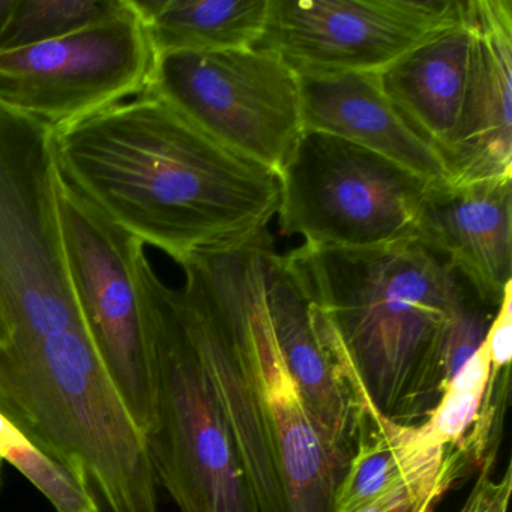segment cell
Segmentation results:
<instances>
[{
    "mask_svg": "<svg viewBox=\"0 0 512 512\" xmlns=\"http://www.w3.org/2000/svg\"><path fill=\"white\" fill-rule=\"evenodd\" d=\"M62 178L178 265L268 232L281 179L151 92L56 130Z\"/></svg>",
    "mask_w": 512,
    "mask_h": 512,
    "instance_id": "cell-1",
    "label": "cell"
},
{
    "mask_svg": "<svg viewBox=\"0 0 512 512\" xmlns=\"http://www.w3.org/2000/svg\"><path fill=\"white\" fill-rule=\"evenodd\" d=\"M269 238L182 263L185 325L259 512H331L350 457L311 418L275 338L263 286Z\"/></svg>",
    "mask_w": 512,
    "mask_h": 512,
    "instance_id": "cell-2",
    "label": "cell"
},
{
    "mask_svg": "<svg viewBox=\"0 0 512 512\" xmlns=\"http://www.w3.org/2000/svg\"><path fill=\"white\" fill-rule=\"evenodd\" d=\"M287 257L356 404L400 424L424 421L445 389L446 329L472 290L416 239L371 248L304 244Z\"/></svg>",
    "mask_w": 512,
    "mask_h": 512,
    "instance_id": "cell-3",
    "label": "cell"
},
{
    "mask_svg": "<svg viewBox=\"0 0 512 512\" xmlns=\"http://www.w3.org/2000/svg\"><path fill=\"white\" fill-rule=\"evenodd\" d=\"M137 275L154 379V410L143 440L158 487L181 512H259L185 325L181 290L158 277L145 253Z\"/></svg>",
    "mask_w": 512,
    "mask_h": 512,
    "instance_id": "cell-4",
    "label": "cell"
},
{
    "mask_svg": "<svg viewBox=\"0 0 512 512\" xmlns=\"http://www.w3.org/2000/svg\"><path fill=\"white\" fill-rule=\"evenodd\" d=\"M53 134L0 104V305L17 331L82 320L62 242Z\"/></svg>",
    "mask_w": 512,
    "mask_h": 512,
    "instance_id": "cell-5",
    "label": "cell"
},
{
    "mask_svg": "<svg viewBox=\"0 0 512 512\" xmlns=\"http://www.w3.org/2000/svg\"><path fill=\"white\" fill-rule=\"evenodd\" d=\"M280 179L281 235L322 248L415 239L422 202L434 184L355 143L307 130Z\"/></svg>",
    "mask_w": 512,
    "mask_h": 512,
    "instance_id": "cell-6",
    "label": "cell"
},
{
    "mask_svg": "<svg viewBox=\"0 0 512 512\" xmlns=\"http://www.w3.org/2000/svg\"><path fill=\"white\" fill-rule=\"evenodd\" d=\"M146 92L278 176L305 131L299 76L265 50L158 56Z\"/></svg>",
    "mask_w": 512,
    "mask_h": 512,
    "instance_id": "cell-7",
    "label": "cell"
},
{
    "mask_svg": "<svg viewBox=\"0 0 512 512\" xmlns=\"http://www.w3.org/2000/svg\"><path fill=\"white\" fill-rule=\"evenodd\" d=\"M58 203L77 307L143 436L154 410L151 346L137 275L145 244L113 223L64 178L59 182Z\"/></svg>",
    "mask_w": 512,
    "mask_h": 512,
    "instance_id": "cell-8",
    "label": "cell"
},
{
    "mask_svg": "<svg viewBox=\"0 0 512 512\" xmlns=\"http://www.w3.org/2000/svg\"><path fill=\"white\" fill-rule=\"evenodd\" d=\"M155 58L130 0L121 16L0 53V104L61 130L145 94Z\"/></svg>",
    "mask_w": 512,
    "mask_h": 512,
    "instance_id": "cell-9",
    "label": "cell"
},
{
    "mask_svg": "<svg viewBox=\"0 0 512 512\" xmlns=\"http://www.w3.org/2000/svg\"><path fill=\"white\" fill-rule=\"evenodd\" d=\"M463 8L464 0H271L254 49L299 77L382 74Z\"/></svg>",
    "mask_w": 512,
    "mask_h": 512,
    "instance_id": "cell-10",
    "label": "cell"
},
{
    "mask_svg": "<svg viewBox=\"0 0 512 512\" xmlns=\"http://www.w3.org/2000/svg\"><path fill=\"white\" fill-rule=\"evenodd\" d=\"M415 239L449 266L485 307H499L512 283V178L434 182Z\"/></svg>",
    "mask_w": 512,
    "mask_h": 512,
    "instance_id": "cell-11",
    "label": "cell"
},
{
    "mask_svg": "<svg viewBox=\"0 0 512 512\" xmlns=\"http://www.w3.org/2000/svg\"><path fill=\"white\" fill-rule=\"evenodd\" d=\"M472 68L446 184L512 178V2L469 0Z\"/></svg>",
    "mask_w": 512,
    "mask_h": 512,
    "instance_id": "cell-12",
    "label": "cell"
},
{
    "mask_svg": "<svg viewBox=\"0 0 512 512\" xmlns=\"http://www.w3.org/2000/svg\"><path fill=\"white\" fill-rule=\"evenodd\" d=\"M274 239L263 248V286L275 338L299 394L319 430L352 457L358 406L314 319L310 296Z\"/></svg>",
    "mask_w": 512,
    "mask_h": 512,
    "instance_id": "cell-13",
    "label": "cell"
},
{
    "mask_svg": "<svg viewBox=\"0 0 512 512\" xmlns=\"http://www.w3.org/2000/svg\"><path fill=\"white\" fill-rule=\"evenodd\" d=\"M299 82L304 130L355 143L428 181H445L442 157L404 122L379 74L299 77Z\"/></svg>",
    "mask_w": 512,
    "mask_h": 512,
    "instance_id": "cell-14",
    "label": "cell"
},
{
    "mask_svg": "<svg viewBox=\"0 0 512 512\" xmlns=\"http://www.w3.org/2000/svg\"><path fill=\"white\" fill-rule=\"evenodd\" d=\"M469 0L461 16L422 41L380 76L386 97L401 118L445 157L457 133L472 68Z\"/></svg>",
    "mask_w": 512,
    "mask_h": 512,
    "instance_id": "cell-15",
    "label": "cell"
},
{
    "mask_svg": "<svg viewBox=\"0 0 512 512\" xmlns=\"http://www.w3.org/2000/svg\"><path fill=\"white\" fill-rule=\"evenodd\" d=\"M452 449L436 445L421 422L389 421L367 403H359L355 446L331 512L353 511L404 482L440 469Z\"/></svg>",
    "mask_w": 512,
    "mask_h": 512,
    "instance_id": "cell-16",
    "label": "cell"
},
{
    "mask_svg": "<svg viewBox=\"0 0 512 512\" xmlns=\"http://www.w3.org/2000/svg\"><path fill=\"white\" fill-rule=\"evenodd\" d=\"M271 0H131L155 56L254 49Z\"/></svg>",
    "mask_w": 512,
    "mask_h": 512,
    "instance_id": "cell-17",
    "label": "cell"
},
{
    "mask_svg": "<svg viewBox=\"0 0 512 512\" xmlns=\"http://www.w3.org/2000/svg\"><path fill=\"white\" fill-rule=\"evenodd\" d=\"M130 10V0H16L0 53L61 40Z\"/></svg>",
    "mask_w": 512,
    "mask_h": 512,
    "instance_id": "cell-18",
    "label": "cell"
},
{
    "mask_svg": "<svg viewBox=\"0 0 512 512\" xmlns=\"http://www.w3.org/2000/svg\"><path fill=\"white\" fill-rule=\"evenodd\" d=\"M0 458L16 467L52 505L55 512H98L91 494L67 467L41 451L13 421L0 412Z\"/></svg>",
    "mask_w": 512,
    "mask_h": 512,
    "instance_id": "cell-19",
    "label": "cell"
},
{
    "mask_svg": "<svg viewBox=\"0 0 512 512\" xmlns=\"http://www.w3.org/2000/svg\"><path fill=\"white\" fill-rule=\"evenodd\" d=\"M488 374L490 353L484 340L475 355L445 386L436 406L421 422V427L436 445L461 448L481 410Z\"/></svg>",
    "mask_w": 512,
    "mask_h": 512,
    "instance_id": "cell-20",
    "label": "cell"
},
{
    "mask_svg": "<svg viewBox=\"0 0 512 512\" xmlns=\"http://www.w3.org/2000/svg\"><path fill=\"white\" fill-rule=\"evenodd\" d=\"M469 461L457 449H452L440 469L370 500L350 512H434L440 500L457 484L466 472Z\"/></svg>",
    "mask_w": 512,
    "mask_h": 512,
    "instance_id": "cell-21",
    "label": "cell"
},
{
    "mask_svg": "<svg viewBox=\"0 0 512 512\" xmlns=\"http://www.w3.org/2000/svg\"><path fill=\"white\" fill-rule=\"evenodd\" d=\"M494 467H482L472 490L457 512H509L512 494V464L500 476L493 475Z\"/></svg>",
    "mask_w": 512,
    "mask_h": 512,
    "instance_id": "cell-22",
    "label": "cell"
},
{
    "mask_svg": "<svg viewBox=\"0 0 512 512\" xmlns=\"http://www.w3.org/2000/svg\"><path fill=\"white\" fill-rule=\"evenodd\" d=\"M14 4H16V0H0V37L4 34Z\"/></svg>",
    "mask_w": 512,
    "mask_h": 512,
    "instance_id": "cell-23",
    "label": "cell"
},
{
    "mask_svg": "<svg viewBox=\"0 0 512 512\" xmlns=\"http://www.w3.org/2000/svg\"><path fill=\"white\" fill-rule=\"evenodd\" d=\"M7 334V320H5L4 310H2V305H0V341H4L7 338Z\"/></svg>",
    "mask_w": 512,
    "mask_h": 512,
    "instance_id": "cell-24",
    "label": "cell"
},
{
    "mask_svg": "<svg viewBox=\"0 0 512 512\" xmlns=\"http://www.w3.org/2000/svg\"><path fill=\"white\" fill-rule=\"evenodd\" d=\"M2 469H4V461L0 458V476H2Z\"/></svg>",
    "mask_w": 512,
    "mask_h": 512,
    "instance_id": "cell-25",
    "label": "cell"
}]
</instances>
